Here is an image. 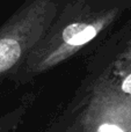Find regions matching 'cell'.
I'll return each instance as SVG.
<instances>
[{"label": "cell", "mask_w": 131, "mask_h": 132, "mask_svg": "<svg viewBox=\"0 0 131 132\" xmlns=\"http://www.w3.org/2000/svg\"><path fill=\"white\" fill-rule=\"evenodd\" d=\"M117 15L118 9L111 8L70 22L50 35L46 32L27 56V71L29 73H42L69 59L108 28Z\"/></svg>", "instance_id": "cell-1"}, {"label": "cell", "mask_w": 131, "mask_h": 132, "mask_svg": "<svg viewBox=\"0 0 131 132\" xmlns=\"http://www.w3.org/2000/svg\"><path fill=\"white\" fill-rule=\"evenodd\" d=\"M56 14L55 0H32L0 29V78L20 64L38 44Z\"/></svg>", "instance_id": "cell-2"}, {"label": "cell", "mask_w": 131, "mask_h": 132, "mask_svg": "<svg viewBox=\"0 0 131 132\" xmlns=\"http://www.w3.org/2000/svg\"><path fill=\"white\" fill-rule=\"evenodd\" d=\"M78 132H131V95L101 77L92 88L77 124Z\"/></svg>", "instance_id": "cell-3"}, {"label": "cell", "mask_w": 131, "mask_h": 132, "mask_svg": "<svg viewBox=\"0 0 131 132\" xmlns=\"http://www.w3.org/2000/svg\"><path fill=\"white\" fill-rule=\"evenodd\" d=\"M103 77L120 93L131 95V45H128L116 58Z\"/></svg>", "instance_id": "cell-4"}, {"label": "cell", "mask_w": 131, "mask_h": 132, "mask_svg": "<svg viewBox=\"0 0 131 132\" xmlns=\"http://www.w3.org/2000/svg\"><path fill=\"white\" fill-rule=\"evenodd\" d=\"M22 114L23 110L19 108L11 114L0 117V132H9L13 128H15L19 122L21 121Z\"/></svg>", "instance_id": "cell-5"}, {"label": "cell", "mask_w": 131, "mask_h": 132, "mask_svg": "<svg viewBox=\"0 0 131 132\" xmlns=\"http://www.w3.org/2000/svg\"><path fill=\"white\" fill-rule=\"evenodd\" d=\"M128 45H131V37L129 38V41H128V43H127V46H128Z\"/></svg>", "instance_id": "cell-6"}]
</instances>
